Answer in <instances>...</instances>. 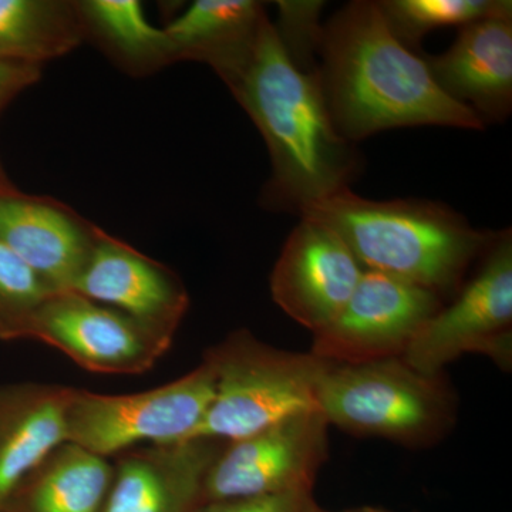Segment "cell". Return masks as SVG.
<instances>
[{
    "mask_svg": "<svg viewBox=\"0 0 512 512\" xmlns=\"http://www.w3.org/2000/svg\"><path fill=\"white\" fill-rule=\"evenodd\" d=\"M264 137L271 158L266 207L299 215L349 188L359 170L355 147L330 117L319 72L299 69L265 19L254 45L221 77Z\"/></svg>",
    "mask_w": 512,
    "mask_h": 512,
    "instance_id": "cell-1",
    "label": "cell"
},
{
    "mask_svg": "<svg viewBox=\"0 0 512 512\" xmlns=\"http://www.w3.org/2000/svg\"><path fill=\"white\" fill-rule=\"evenodd\" d=\"M318 72L333 124L349 143L400 127L485 128L437 86L424 57L396 39L377 2H350L329 20Z\"/></svg>",
    "mask_w": 512,
    "mask_h": 512,
    "instance_id": "cell-2",
    "label": "cell"
},
{
    "mask_svg": "<svg viewBox=\"0 0 512 512\" xmlns=\"http://www.w3.org/2000/svg\"><path fill=\"white\" fill-rule=\"evenodd\" d=\"M342 238L365 271L454 296L467 269L495 232L474 228L458 212L426 200L375 201L343 188L299 214Z\"/></svg>",
    "mask_w": 512,
    "mask_h": 512,
    "instance_id": "cell-3",
    "label": "cell"
},
{
    "mask_svg": "<svg viewBox=\"0 0 512 512\" xmlns=\"http://www.w3.org/2000/svg\"><path fill=\"white\" fill-rule=\"evenodd\" d=\"M316 407L329 426L410 447L443 439L456 420V397L443 375H423L402 357L326 362Z\"/></svg>",
    "mask_w": 512,
    "mask_h": 512,
    "instance_id": "cell-4",
    "label": "cell"
},
{
    "mask_svg": "<svg viewBox=\"0 0 512 512\" xmlns=\"http://www.w3.org/2000/svg\"><path fill=\"white\" fill-rule=\"evenodd\" d=\"M215 394L194 439L232 443L279 421L318 410L316 389L325 360L268 345L241 329L207 350Z\"/></svg>",
    "mask_w": 512,
    "mask_h": 512,
    "instance_id": "cell-5",
    "label": "cell"
},
{
    "mask_svg": "<svg viewBox=\"0 0 512 512\" xmlns=\"http://www.w3.org/2000/svg\"><path fill=\"white\" fill-rule=\"evenodd\" d=\"M215 394V372L204 359L174 382L134 394L73 389L66 414L67 443L101 457L141 443L170 446L194 440Z\"/></svg>",
    "mask_w": 512,
    "mask_h": 512,
    "instance_id": "cell-6",
    "label": "cell"
},
{
    "mask_svg": "<svg viewBox=\"0 0 512 512\" xmlns=\"http://www.w3.org/2000/svg\"><path fill=\"white\" fill-rule=\"evenodd\" d=\"M477 274L420 330L402 356L427 376L443 375L458 357L478 353L510 370L512 360V235L495 232Z\"/></svg>",
    "mask_w": 512,
    "mask_h": 512,
    "instance_id": "cell-7",
    "label": "cell"
},
{
    "mask_svg": "<svg viewBox=\"0 0 512 512\" xmlns=\"http://www.w3.org/2000/svg\"><path fill=\"white\" fill-rule=\"evenodd\" d=\"M328 434L323 414L309 410L227 443L205 477L201 504L313 491L328 461Z\"/></svg>",
    "mask_w": 512,
    "mask_h": 512,
    "instance_id": "cell-8",
    "label": "cell"
},
{
    "mask_svg": "<svg viewBox=\"0 0 512 512\" xmlns=\"http://www.w3.org/2000/svg\"><path fill=\"white\" fill-rule=\"evenodd\" d=\"M443 305V299L429 289L365 271L342 312L313 333L311 353L329 363L402 357Z\"/></svg>",
    "mask_w": 512,
    "mask_h": 512,
    "instance_id": "cell-9",
    "label": "cell"
},
{
    "mask_svg": "<svg viewBox=\"0 0 512 512\" xmlns=\"http://www.w3.org/2000/svg\"><path fill=\"white\" fill-rule=\"evenodd\" d=\"M30 339L53 346L83 369L104 375H141L173 343L130 316L70 291L47 298Z\"/></svg>",
    "mask_w": 512,
    "mask_h": 512,
    "instance_id": "cell-10",
    "label": "cell"
},
{
    "mask_svg": "<svg viewBox=\"0 0 512 512\" xmlns=\"http://www.w3.org/2000/svg\"><path fill=\"white\" fill-rule=\"evenodd\" d=\"M299 218L276 261L269 288L289 318L316 333L342 312L365 269L335 231L313 218Z\"/></svg>",
    "mask_w": 512,
    "mask_h": 512,
    "instance_id": "cell-11",
    "label": "cell"
},
{
    "mask_svg": "<svg viewBox=\"0 0 512 512\" xmlns=\"http://www.w3.org/2000/svg\"><path fill=\"white\" fill-rule=\"evenodd\" d=\"M70 292L116 309L170 342L190 306L173 269L101 228Z\"/></svg>",
    "mask_w": 512,
    "mask_h": 512,
    "instance_id": "cell-12",
    "label": "cell"
},
{
    "mask_svg": "<svg viewBox=\"0 0 512 512\" xmlns=\"http://www.w3.org/2000/svg\"><path fill=\"white\" fill-rule=\"evenodd\" d=\"M99 227L55 198L0 188V244L15 252L55 292L72 289Z\"/></svg>",
    "mask_w": 512,
    "mask_h": 512,
    "instance_id": "cell-13",
    "label": "cell"
},
{
    "mask_svg": "<svg viewBox=\"0 0 512 512\" xmlns=\"http://www.w3.org/2000/svg\"><path fill=\"white\" fill-rule=\"evenodd\" d=\"M225 441L194 439L123 453L100 512H194Z\"/></svg>",
    "mask_w": 512,
    "mask_h": 512,
    "instance_id": "cell-14",
    "label": "cell"
},
{
    "mask_svg": "<svg viewBox=\"0 0 512 512\" xmlns=\"http://www.w3.org/2000/svg\"><path fill=\"white\" fill-rule=\"evenodd\" d=\"M437 86L483 120L505 121L512 111V13L458 28L439 56H423Z\"/></svg>",
    "mask_w": 512,
    "mask_h": 512,
    "instance_id": "cell-15",
    "label": "cell"
},
{
    "mask_svg": "<svg viewBox=\"0 0 512 512\" xmlns=\"http://www.w3.org/2000/svg\"><path fill=\"white\" fill-rule=\"evenodd\" d=\"M72 393L59 384L0 386V512L40 463L67 443Z\"/></svg>",
    "mask_w": 512,
    "mask_h": 512,
    "instance_id": "cell-16",
    "label": "cell"
},
{
    "mask_svg": "<svg viewBox=\"0 0 512 512\" xmlns=\"http://www.w3.org/2000/svg\"><path fill=\"white\" fill-rule=\"evenodd\" d=\"M266 18L255 0H195L164 30L175 63L208 64L221 79L248 55Z\"/></svg>",
    "mask_w": 512,
    "mask_h": 512,
    "instance_id": "cell-17",
    "label": "cell"
},
{
    "mask_svg": "<svg viewBox=\"0 0 512 512\" xmlns=\"http://www.w3.org/2000/svg\"><path fill=\"white\" fill-rule=\"evenodd\" d=\"M111 480L107 458L64 443L23 481L2 512H100Z\"/></svg>",
    "mask_w": 512,
    "mask_h": 512,
    "instance_id": "cell-18",
    "label": "cell"
},
{
    "mask_svg": "<svg viewBox=\"0 0 512 512\" xmlns=\"http://www.w3.org/2000/svg\"><path fill=\"white\" fill-rule=\"evenodd\" d=\"M84 42L99 47L128 76H150L175 63L164 29L148 22L137 0H77Z\"/></svg>",
    "mask_w": 512,
    "mask_h": 512,
    "instance_id": "cell-19",
    "label": "cell"
},
{
    "mask_svg": "<svg viewBox=\"0 0 512 512\" xmlns=\"http://www.w3.org/2000/svg\"><path fill=\"white\" fill-rule=\"evenodd\" d=\"M83 42L76 2L0 0V62L42 66Z\"/></svg>",
    "mask_w": 512,
    "mask_h": 512,
    "instance_id": "cell-20",
    "label": "cell"
},
{
    "mask_svg": "<svg viewBox=\"0 0 512 512\" xmlns=\"http://www.w3.org/2000/svg\"><path fill=\"white\" fill-rule=\"evenodd\" d=\"M387 26L407 49H416L433 30L463 26L512 13L510 0H383L377 2Z\"/></svg>",
    "mask_w": 512,
    "mask_h": 512,
    "instance_id": "cell-21",
    "label": "cell"
},
{
    "mask_svg": "<svg viewBox=\"0 0 512 512\" xmlns=\"http://www.w3.org/2000/svg\"><path fill=\"white\" fill-rule=\"evenodd\" d=\"M52 293L23 259L0 244V339H30L37 313Z\"/></svg>",
    "mask_w": 512,
    "mask_h": 512,
    "instance_id": "cell-22",
    "label": "cell"
},
{
    "mask_svg": "<svg viewBox=\"0 0 512 512\" xmlns=\"http://www.w3.org/2000/svg\"><path fill=\"white\" fill-rule=\"evenodd\" d=\"M276 35L293 63L305 72H318L323 30L320 15L325 2L320 0H279Z\"/></svg>",
    "mask_w": 512,
    "mask_h": 512,
    "instance_id": "cell-23",
    "label": "cell"
},
{
    "mask_svg": "<svg viewBox=\"0 0 512 512\" xmlns=\"http://www.w3.org/2000/svg\"><path fill=\"white\" fill-rule=\"evenodd\" d=\"M318 508L313 491H299L215 501L201 504L194 512H316Z\"/></svg>",
    "mask_w": 512,
    "mask_h": 512,
    "instance_id": "cell-24",
    "label": "cell"
},
{
    "mask_svg": "<svg viewBox=\"0 0 512 512\" xmlns=\"http://www.w3.org/2000/svg\"><path fill=\"white\" fill-rule=\"evenodd\" d=\"M42 66L0 62V114L20 93L39 82Z\"/></svg>",
    "mask_w": 512,
    "mask_h": 512,
    "instance_id": "cell-25",
    "label": "cell"
},
{
    "mask_svg": "<svg viewBox=\"0 0 512 512\" xmlns=\"http://www.w3.org/2000/svg\"><path fill=\"white\" fill-rule=\"evenodd\" d=\"M316 512H394L390 510H386V508H380V507H357V508H349V510H343V511H326L323 510V508H318V511Z\"/></svg>",
    "mask_w": 512,
    "mask_h": 512,
    "instance_id": "cell-26",
    "label": "cell"
},
{
    "mask_svg": "<svg viewBox=\"0 0 512 512\" xmlns=\"http://www.w3.org/2000/svg\"><path fill=\"white\" fill-rule=\"evenodd\" d=\"M10 181L6 178L5 173H3L2 167H0V188L10 187Z\"/></svg>",
    "mask_w": 512,
    "mask_h": 512,
    "instance_id": "cell-27",
    "label": "cell"
}]
</instances>
